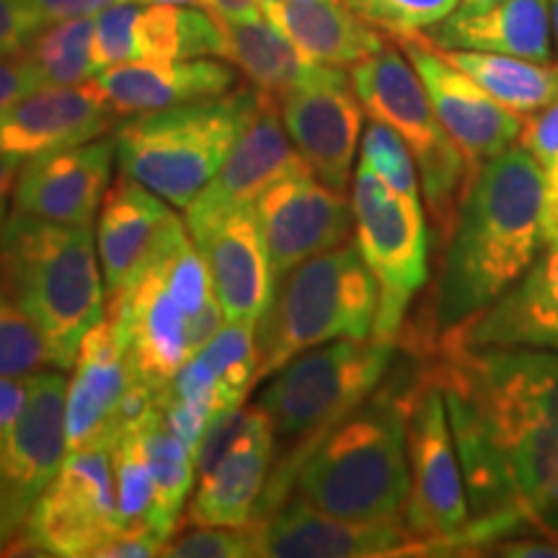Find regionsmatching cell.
I'll return each mask as SVG.
<instances>
[{"label":"cell","instance_id":"484cf974","mask_svg":"<svg viewBox=\"0 0 558 558\" xmlns=\"http://www.w3.org/2000/svg\"><path fill=\"white\" fill-rule=\"evenodd\" d=\"M117 117H140L181 104L218 99L235 88V70L218 60H132L94 75Z\"/></svg>","mask_w":558,"mask_h":558},{"label":"cell","instance_id":"d590c367","mask_svg":"<svg viewBox=\"0 0 558 558\" xmlns=\"http://www.w3.org/2000/svg\"><path fill=\"white\" fill-rule=\"evenodd\" d=\"M111 463H114L120 525H148L153 507V478L137 432H122L114 439V445H111Z\"/></svg>","mask_w":558,"mask_h":558},{"label":"cell","instance_id":"f1b7e54d","mask_svg":"<svg viewBox=\"0 0 558 558\" xmlns=\"http://www.w3.org/2000/svg\"><path fill=\"white\" fill-rule=\"evenodd\" d=\"M222 34H226L222 58L233 62L254 83V88L279 101L290 90L313 86L341 70L305 58L264 13L254 19L222 21Z\"/></svg>","mask_w":558,"mask_h":558},{"label":"cell","instance_id":"816d5d0a","mask_svg":"<svg viewBox=\"0 0 558 558\" xmlns=\"http://www.w3.org/2000/svg\"><path fill=\"white\" fill-rule=\"evenodd\" d=\"M137 3H166V5H205V0H137Z\"/></svg>","mask_w":558,"mask_h":558},{"label":"cell","instance_id":"ab89813d","mask_svg":"<svg viewBox=\"0 0 558 558\" xmlns=\"http://www.w3.org/2000/svg\"><path fill=\"white\" fill-rule=\"evenodd\" d=\"M137 16L140 5L117 3L94 19V73L137 60Z\"/></svg>","mask_w":558,"mask_h":558},{"label":"cell","instance_id":"4fadbf2b","mask_svg":"<svg viewBox=\"0 0 558 558\" xmlns=\"http://www.w3.org/2000/svg\"><path fill=\"white\" fill-rule=\"evenodd\" d=\"M256 556L262 558H386L435 554L407 520L354 522L313 507L290 494L264 518L251 520Z\"/></svg>","mask_w":558,"mask_h":558},{"label":"cell","instance_id":"d6986e66","mask_svg":"<svg viewBox=\"0 0 558 558\" xmlns=\"http://www.w3.org/2000/svg\"><path fill=\"white\" fill-rule=\"evenodd\" d=\"M288 135L313 177L347 192L362 137V104L344 68L331 78L290 90L279 101Z\"/></svg>","mask_w":558,"mask_h":558},{"label":"cell","instance_id":"52a82bcc","mask_svg":"<svg viewBox=\"0 0 558 558\" xmlns=\"http://www.w3.org/2000/svg\"><path fill=\"white\" fill-rule=\"evenodd\" d=\"M396 341L337 339L298 354L271 375L259 396L284 456L271 465L275 481L295 484L298 460L316 439L367 401L386 378Z\"/></svg>","mask_w":558,"mask_h":558},{"label":"cell","instance_id":"7bdbcfd3","mask_svg":"<svg viewBox=\"0 0 558 558\" xmlns=\"http://www.w3.org/2000/svg\"><path fill=\"white\" fill-rule=\"evenodd\" d=\"M39 88H45V83H41L37 68L32 65V60L24 52L0 58V111Z\"/></svg>","mask_w":558,"mask_h":558},{"label":"cell","instance_id":"b9f144b4","mask_svg":"<svg viewBox=\"0 0 558 558\" xmlns=\"http://www.w3.org/2000/svg\"><path fill=\"white\" fill-rule=\"evenodd\" d=\"M166 541L148 525L120 527L104 546L96 550L94 558H150L163 556Z\"/></svg>","mask_w":558,"mask_h":558},{"label":"cell","instance_id":"f35d334b","mask_svg":"<svg viewBox=\"0 0 558 558\" xmlns=\"http://www.w3.org/2000/svg\"><path fill=\"white\" fill-rule=\"evenodd\" d=\"M184 530L166 543L163 556L171 558H254V527L222 525H181Z\"/></svg>","mask_w":558,"mask_h":558},{"label":"cell","instance_id":"5bb4252c","mask_svg":"<svg viewBox=\"0 0 558 558\" xmlns=\"http://www.w3.org/2000/svg\"><path fill=\"white\" fill-rule=\"evenodd\" d=\"M396 45L407 52L411 65L427 88L437 120L456 140L471 166V177L486 160L497 158L512 145H518L522 120L494 101L469 73L452 65L439 47L422 34L396 37Z\"/></svg>","mask_w":558,"mask_h":558},{"label":"cell","instance_id":"f6af8a7d","mask_svg":"<svg viewBox=\"0 0 558 558\" xmlns=\"http://www.w3.org/2000/svg\"><path fill=\"white\" fill-rule=\"evenodd\" d=\"M543 202H541V233L543 246L558 241V153L541 160Z\"/></svg>","mask_w":558,"mask_h":558},{"label":"cell","instance_id":"277c9868","mask_svg":"<svg viewBox=\"0 0 558 558\" xmlns=\"http://www.w3.org/2000/svg\"><path fill=\"white\" fill-rule=\"evenodd\" d=\"M0 269L47 347L70 369L90 326L107 313L94 226H65L16 213L0 228Z\"/></svg>","mask_w":558,"mask_h":558},{"label":"cell","instance_id":"83f0119b","mask_svg":"<svg viewBox=\"0 0 558 558\" xmlns=\"http://www.w3.org/2000/svg\"><path fill=\"white\" fill-rule=\"evenodd\" d=\"M262 13L320 65L352 68L388 45L383 29L344 0H262Z\"/></svg>","mask_w":558,"mask_h":558},{"label":"cell","instance_id":"603a6c76","mask_svg":"<svg viewBox=\"0 0 558 558\" xmlns=\"http://www.w3.org/2000/svg\"><path fill=\"white\" fill-rule=\"evenodd\" d=\"M190 235L205 256L215 298L228 324H259L277 282L254 205L233 209Z\"/></svg>","mask_w":558,"mask_h":558},{"label":"cell","instance_id":"30bf717a","mask_svg":"<svg viewBox=\"0 0 558 558\" xmlns=\"http://www.w3.org/2000/svg\"><path fill=\"white\" fill-rule=\"evenodd\" d=\"M411 486L403 520L432 548H463L471 505L452 437L448 403L427 373H418L409 403Z\"/></svg>","mask_w":558,"mask_h":558},{"label":"cell","instance_id":"4dcf8cb0","mask_svg":"<svg viewBox=\"0 0 558 558\" xmlns=\"http://www.w3.org/2000/svg\"><path fill=\"white\" fill-rule=\"evenodd\" d=\"M135 41L137 60L222 58L226 50L222 21L194 5L150 3L140 9Z\"/></svg>","mask_w":558,"mask_h":558},{"label":"cell","instance_id":"7c38bea8","mask_svg":"<svg viewBox=\"0 0 558 558\" xmlns=\"http://www.w3.org/2000/svg\"><path fill=\"white\" fill-rule=\"evenodd\" d=\"M21 527L50 556L94 558L122 527L111 448L68 450Z\"/></svg>","mask_w":558,"mask_h":558},{"label":"cell","instance_id":"e0dca14e","mask_svg":"<svg viewBox=\"0 0 558 558\" xmlns=\"http://www.w3.org/2000/svg\"><path fill=\"white\" fill-rule=\"evenodd\" d=\"M179 226L184 222H173L156 259L140 271L135 282L120 295L107 300V313L122 326L135 375L158 390L169 388L184 362L192 357L190 337H186L190 316L171 295L160 264V254Z\"/></svg>","mask_w":558,"mask_h":558},{"label":"cell","instance_id":"7dc6e473","mask_svg":"<svg viewBox=\"0 0 558 558\" xmlns=\"http://www.w3.org/2000/svg\"><path fill=\"white\" fill-rule=\"evenodd\" d=\"M26 401V378H5L0 375V429H5L19 416Z\"/></svg>","mask_w":558,"mask_h":558},{"label":"cell","instance_id":"8992f818","mask_svg":"<svg viewBox=\"0 0 558 558\" xmlns=\"http://www.w3.org/2000/svg\"><path fill=\"white\" fill-rule=\"evenodd\" d=\"M378 282L354 243L326 251L277 279L269 308L256 324L259 373L271 378L298 354L337 339L373 337Z\"/></svg>","mask_w":558,"mask_h":558},{"label":"cell","instance_id":"ee69618b","mask_svg":"<svg viewBox=\"0 0 558 558\" xmlns=\"http://www.w3.org/2000/svg\"><path fill=\"white\" fill-rule=\"evenodd\" d=\"M34 11V16L41 21V26L58 24L68 19H86L99 16L101 11L111 9L117 3H137V0H24Z\"/></svg>","mask_w":558,"mask_h":558},{"label":"cell","instance_id":"2e32d148","mask_svg":"<svg viewBox=\"0 0 558 558\" xmlns=\"http://www.w3.org/2000/svg\"><path fill=\"white\" fill-rule=\"evenodd\" d=\"M311 171L300 150L282 128V107L275 96L259 90V107L235 140L233 150L213 181L186 205V228L213 226L228 213L251 207L277 181Z\"/></svg>","mask_w":558,"mask_h":558},{"label":"cell","instance_id":"60d3db41","mask_svg":"<svg viewBox=\"0 0 558 558\" xmlns=\"http://www.w3.org/2000/svg\"><path fill=\"white\" fill-rule=\"evenodd\" d=\"M45 29L24 0H0V58L19 54Z\"/></svg>","mask_w":558,"mask_h":558},{"label":"cell","instance_id":"f546056e","mask_svg":"<svg viewBox=\"0 0 558 558\" xmlns=\"http://www.w3.org/2000/svg\"><path fill=\"white\" fill-rule=\"evenodd\" d=\"M442 54L469 73L494 101L520 117L535 114L558 99V62L473 50H442Z\"/></svg>","mask_w":558,"mask_h":558},{"label":"cell","instance_id":"f907efd6","mask_svg":"<svg viewBox=\"0 0 558 558\" xmlns=\"http://www.w3.org/2000/svg\"><path fill=\"white\" fill-rule=\"evenodd\" d=\"M497 3V0H460L458 9L460 11H476V9H486V5Z\"/></svg>","mask_w":558,"mask_h":558},{"label":"cell","instance_id":"9c48e42d","mask_svg":"<svg viewBox=\"0 0 558 558\" xmlns=\"http://www.w3.org/2000/svg\"><path fill=\"white\" fill-rule=\"evenodd\" d=\"M354 246L378 282L373 337L399 341L409 305L429 279V228L422 197H407L360 160L352 184Z\"/></svg>","mask_w":558,"mask_h":558},{"label":"cell","instance_id":"9a60e30c","mask_svg":"<svg viewBox=\"0 0 558 558\" xmlns=\"http://www.w3.org/2000/svg\"><path fill=\"white\" fill-rule=\"evenodd\" d=\"M254 213L275 282L313 256L344 246L354 233L352 202L313 171L277 181L254 202Z\"/></svg>","mask_w":558,"mask_h":558},{"label":"cell","instance_id":"8d00e7d4","mask_svg":"<svg viewBox=\"0 0 558 558\" xmlns=\"http://www.w3.org/2000/svg\"><path fill=\"white\" fill-rule=\"evenodd\" d=\"M360 160H365L390 190L407 194V197H418V192H422L416 160L411 156L409 145L403 143V137L396 130H390L388 124L369 120L367 130L362 132Z\"/></svg>","mask_w":558,"mask_h":558},{"label":"cell","instance_id":"cb8c5ba5","mask_svg":"<svg viewBox=\"0 0 558 558\" xmlns=\"http://www.w3.org/2000/svg\"><path fill=\"white\" fill-rule=\"evenodd\" d=\"M177 220L169 202L124 173L109 186L96 222L107 300L130 288L140 271L156 259Z\"/></svg>","mask_w":558,"mask_h":558},{"label":"cell","instance_id":"d4e9b609","mask_svg":"<svg viewBox=\"0 0 558 558\" xmlns=\"http://www.w3.org/2000/svg\"><path fill=\"white\" fill-rule=\"evenodd\" d=\"M277 435L259 403L248 407V422L218 465L199 478L181 525L241 527L254 520L262 492L275 465Z\"/></svg>","mask_w":558,"mask_h":558},{"label":"cell","instance_id":"3957f363","mask_svg":"<svg viewBox=\"0 0 558 558\" xmlns=\"http://www.w3.org/2000/svg\"><path fill=\"white\" fill-rule=\"evenodd\" d=\"M414 378L378 386L298 460L295 486L313 507L354 522L403 518L411 486L409 403Z\"/></svg>","mask_w":558,"mask_h":558},{"label":"cell","instance_id":"7a4b0ae2","mask_svg":"<svg viewBox=\"0 0 558 558\" xmlns=\"http://www.w3.org/2000/svg\"><path fill=\"white\" fill-rule=\"evenodd\" d=\"M541 202L543 171L520 145L469 179L439 275V331L476 316L525 275L543 246Z\"/></svg>","mask_w":558,"mask_h":558},{"label":"cell","instance_id":"7402d4cb","mask_svg":"<svg viewBox=\"0 0 558 558\" xmlns=\"http://www.w3.org/2000/svg\"><path fill=\"white\" fill-rule=\"evenodd\" d=\"M439 337L478 349L558 352V241L546 243L525 275L492 305Z\"/></svg>","mask_w":558,"mask_h":558},{"label":"cell","instance_id":"44dd1931","mask_svg":"<svg viewBox=\"0 0 558 558\" xmlns=\"http://www.w3.org/2000/svg\"><path fill=\"white\" fill-rule=\"evenodd\" d=\"M114 120L94 78L78 86H45L0 111V156L24 163L41 153L90 143L114 128Z\"/></svg>","mask_w":558,"mask_h":558},{"label":"cell","instance_id":"74e56055","mask_svg":"<svg viewBox=\"0 0 558 558\" xmlns=\"http://www.w3.org/2000/svg\"><path fill=\"white\" fill-rule=\"evenodd\" d=\"M344 3L396 39L429 32L458 11L460 0H344Z\"/></svg>","mask_w":558,"mask_h":558},{"label":"cell","instance_id":"5b68a950","mask_svg":"<svg viewBox=\"0 0 558 558\" xmlns=\"http://www.w3.org/2000/svg\"><path fill=\"white\" fill-rule=\"evenodd\" d=\"M259 107V88L130 117L114 130L117 163L171 207H186L213 181Z\"/></svg>","mask_w":558,"mask_h":558},{"label":"cell","instance_id":"836d02e7","mask_svg":"<svg viewBox=\"0 0 558 558\" xmlns=\"http://www.w3.org/2000/svg\"><path fill=\"white\" fill-rule=\"evenodd\" d=\"M220 383V409L243 407L251 386L259 373V349H256V326L228 324L199 349Z\"/></svg>","mask_w":558,"mask_h":558},{"label":"cell","instance_id":"ac0fdd59","mask_svg":"<svg viewBox=\"0 0 558 558\" xmlns=\"http://www.w3.org/2000/svg\"><path fill=\"white\" fill-rule=\"evenodd\" d=\"M114 137L90 140L24 160L13 190V209L65 226H94L111 186Z\"/></svg>","mask_w":558,"mask_h":558},{"label":"cell","instance_id":"ba28073f","mask_svg":"<svg viewBox=\"0 0 558 558\" xmlns=\"http://www.w3.org/2000/svg\"><path fill=\"white\" fill-rule=\"evenodd\" d=\"M349 78L369 120L388 124L409 145L432 222L439 233H450L469 186L471 166L437 120L427 88L407 52L388 41L380 52L352 65Z\"/></svg>","mask_w":558,"mask_h":558},{"label":"cell","instance_id":"c3c4849f","mask_svg":"<svg viewBox=\"0 0 558 558\" xmlns=\"http://www.w3.org/2000/svg\"><path fill=\"white\" fill-rule=\"evenodd\" d=\"M205 9L220 21L262 16V0H205Z\"/></svg>","mask_w":558,"mask_h":558},{"label":"cell","instance_id":"f5cc1de1","mask_svg":"<svg viewBox=\"0 0 558 558\" xmlns=\"http://www.w3.org/2000/svg\"><path fill=\"white\" fill-rule=\"evenodd\" d=\"M548 5H550V21H554V45L558 54V0H548Z\"/></svg>","mask_w":558,"mask_h":558},{"label":"cell","instance_id":"1f68e13d","mask_svg":"<svg viewBox=\"0 0 558 558\" xmlns=\"http://www.w3.org/2000/svg\"><path fill=\"white\" fill-rule=\"evenodd\" d=\"M137 437L153 478V507L148 525L169 543L177 533L181 509L186 507V497H190L194 476H197L194 456L166 424L163 409L137 429Z\"/></svg>","mask_w":558,"mask_h":558},{"label":"cell","instance_id":"8fae6325","mask_svg":"<svg viewBox=\"0 0 558 558\" xmlns=\"http://www.w3.org/2000/svg\"><path fill=\"white\" fill-rule=\"evenodd\" d=\"M68 380L62 369L26 378L19 416L0 429V548L29 518L68 456Z\"/></svg>","mask_w":558,"mask_h":558},{"label":"cell","instance_id":"bcb514c9","mask_svg":"<svg viewBox=\"0 0 558 558\" xmlns=\"http://www.w3.org/2000/svg\"><path fill=\"white\" fill-rule=\"evenodd\" d=\"M222 326H226V316H222V308L218 298H209L202 308L194 313L186 324V337H190V352L197 354L202 347L207 344L209 339L218 333Z\"/></svg>","mask_w":558,"mask_h":558},{"label":"cell","instance_id":"e575fe53","mask_svg":"<svg viewBox=\"0 0 558 558\" xmlns=\"http://www.w3.org/2000/svg\"><path fill=\"white\" fill-rule=\"evenodd\" d=\"M50 365L47 347L39 331L21 311L11 284L0 269V375L5 378H29L41 367Z\"/></svg>","mask_w":558,"mask_h":558},{"label":"cell","instance_id":"4316f807","mask_svg":"<svg viewBox=\"0 0 558 558\" xmlns=\"http://www.w3.org/2000/svg\"><path fill=\"white\" fill-rule=\"evenodd\" d=\"M442 50L497 52L554 62V21L548 0H497L476 11H456L427 32Z\"/></svg>","mask_w":558,"mask_h":558},{"label":"cell","instance_id":"681fc988","mask_svg":"<svg viewBox=\"0 0 558 558\" xmlns=\"http://www.w3.org/2000/svg\"><path fill=\"white\" fill-rule=\"evenodd\" d=\"M21 166L24 163L16 158L0 156V228H3V222H5V213H9L13 190H16Z\"/></svg>","mask_w":558,"mask_h":558},{"label":"cell","instance_id":"ffe728a7","mask_svg":"<svg viewBox=\"0 0 558 558\" xmlns=\"http://www.w3.org/2000/svg\"><path fill=\"white\" fill-rule=\"evenodd\" d=\"M135 378L122 326L111 313L90 326L68 383V450L111 448L120 403Z\"/></svg>","mask_w":558,"mask_h":558},{"label":"cell","instance_id":"d6a6232c","mask_svg":"<svg viewBox=\"0 0 558 558\" xmlns=\"http://www.w3.org/2000/svg\"><path fill=\"white\" fill-rule=\"evenodd\" d=\"M94 19H68L37 32L24 54L45 86H78L94 78Z\"/></svg>","mask_w":558,"mask_h":558},{"label":"cell","instance_id":"6da1fadb","mask_svg":"<svg viewBox=\"0 0 558 558\" xmlns=\"http://www.w3.org/2000/svg\"><path fill=\"white\" fill-rule=\"evenodd\" d=\"M424 373L448 403L469 492L463 548L518 525L558 541V352L478 349L437 337Z\"/></svg>","mask_w":558,"mask_h":558}]
</instances>
